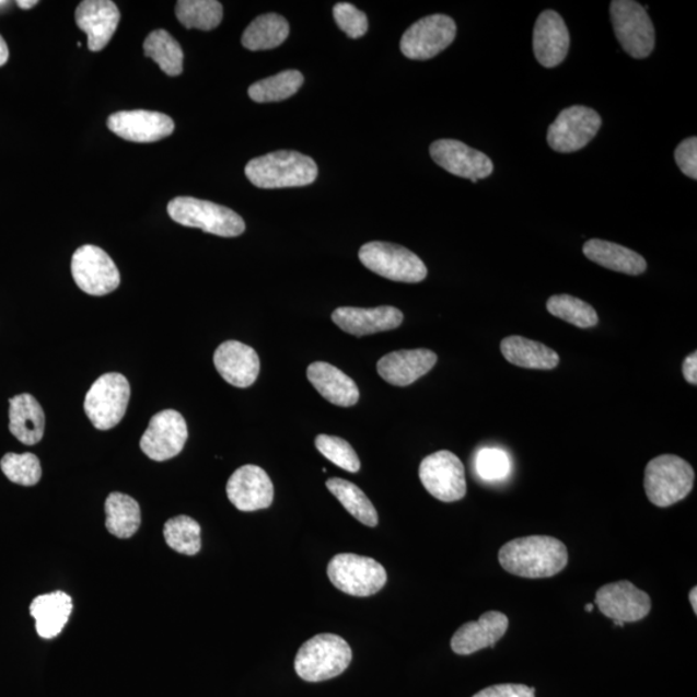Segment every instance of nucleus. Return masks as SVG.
I'll list each match as a JSON object with an SVG mask.
<instances>
[{
	"mask_svg": "<svg viewBox=\"0 0 697 697\" xmlns=\"http://www.w3.org/2000/svg\"><path fill=\"white\" fill-rule=\"evenodd\" d=\"M499 562L502 569L515 577L553 578L569 565V550L556 537H520L501 546Z\"/></svg>",
	"mask_w": 697,
	"mask_h": 697,
	"instance_id": "1",
	"label": "nucleus"
},
{
	"mask_svg": "<svg viewBox=\"0 0 697 697\" xmlns=\"http://www.w3.org/2000/svg\"><path fill=\"white\" fill-rule=\"evenodd\" d=\"M244 172L256 188H300L315 182L318 177V165L311 156L291 150H280L249 161Z\"/></svg>",
	"mask_w": 697,
	"mask_h": 697,
	"instance_id": "2",
	"label": "nucleus"
},
{
	"mask_svg": "<svg viewBox=\"0 0 697 697\" xmlns=\"http://www.w3.org/2000/svg\"><path fill=\"white\" fill-rule=\"evenodd\" d=\"M353 659L350 646L336 635H318L300 647L294 671L307 682H323L339 677Z\"/></svg>",
	"mask_w": 697,
	"mask_h": 697,
	"instance_id": "3",
	"label": "nucleus"
},
{
	"mask_svg": "<svg viewBox=\"0 0 697 697\" xmlns=\"http://www.w3.org/2000/svg\"><path fill=\"white\" fill-rule=\"evenodd\" d=\"M695 472L686 460L675 455L652 458L644 471V490L653 506L667 508L693 491Z\"/></svg>",
	"mask_w": 697,
	"mask_h": 697,
	"instance_id": "4",
	"label": "nucleus"
},
{
	"mask_svg": "<svg viewBox=\"0 0 697 697\" xmlns=\"http://www.w3.org/2000/svg\"><path fill=\"white\" fill-rule=\"evenodd\" d=\"M167 211L170 218L179 225L202 229L206 233L224 239L240 236L246 230L239 213L208 200L178 197L171 200Z\"/></svg>",
	"mask_w": 697,
	"mask_h": 697,
	"instance_id": "5",
	"label": "nucleus"
},
{
	"mask_svg": "<svg viewBox=\"0 0 697 697\" xmlns=\"http://www.w3.org/2000/svg\"><path fill=\"white\" fill-rule=\"evenodd\" d=\"M358 256L365 268L394 282L419 283L428 276L421 258L398 244L365 243Z\"/></svg>",
	"mask_w": 697,
	"mask_h": 697,
	"instance_id": "6",
	"label": "nucleus"
},
{
	"mask_svg": "<svg viewBox=\"0 0 697 697\" xmlns=\"http://www.w3.org/2000/svg\"><path fill=\"white\" fill-rule=\"evenodd\" d=\"M131 397L128 380L117 372L105 373L91 386L84 400V411L98 430L117 427L125 418Z\"/></svg>",
	"mask_w": 697,
	"mask_h": 697,
	"instance_id": "7",
	"label": "nucleus"
},
{
	"mask_svg": "<svg viewBox=\"0 0 697 697\" xmlns=\"http://www.w3.org/2000/svg\"><path fill=\"white\" fill-rule=\"evenodd\" d=\"M327 574L339 591L353 596L376 594L387 581L386 571L377 560L351 553H342L330 559Z\"/></svg>",
	"mask_w": 697,
	"mask_h": 697,
	"instance_id": "8",
	"label": "nucleus"
},
{
	"mask_svg": "<svg viewBox=\"0 0 697 697\" xmlns=\"http://www.w3.org/2000/svg\"><path fill=\"white\" fill-rule=\"evenodd\" d=\"M609 12L616 38L624 51L635 59L649 57L655 48V28L646 7L634 0H614Z\"/></svg>",
	"mask_w": 697,
	"mask_h": 697,
	"instance_id": "9",
	"label": "nucleus"
},
{
	"mask_svg": "<svg viewBox=\"0 0 697 697\" xmlns=\"http://www.w3.org/2000/svg\"><path fill=\"white\" fill-rule=\"evenodd\" d=\"M455 21L445 14H431L407 28L400 51L409 60H429L444 51L456 37Z\"/></svg>",
	"mask_w": 697,
	"mask_h": 697,
	"instance_id": "10",
	"label": "nucleus"
},
{
	"mask_svg": "<svg viewBox=\"0 0 697 697\" xmlns=\"http://www.w3.org/2000/svg\"><path fill=\"white\" fill-rule=\"evenodd\" d=\"M602 126L600 114L586 106H571L559 113L548 129L549 147L558 153H574L585 148Z\"/></svg>",
	"mask_w": 697,
	"mask_h": 697,
	"instance_id": "11",
	"label": "nucleus"
},
{
	"mask_svg": "<svg viewBox=\"0 0 697 697\" xmlns=\"http://www.w3.org/2000/svg\"><path fill=\"white\" fill-rule=\"evenodd\" d=\"M71 275L79 289L92 297H104L120 284L117 265L103 248L92 244L75 251L71 258Z\"/></svg>",
	"mask_w": 697,
	"mask_h": 697,
	"instance_id": "12",
	"label": "nucleus"
},
{
	"mask_svg": "<svg viewBox=\"0 0 697 697\" xmlns=\"http://www.w3.org/2000/svg\"><path fill=\"white\" fill-rule=\"evenodd\" d=\"M420 480L433 498L443 502H455L465 498V468L455 454L438 451L422 460Z\"/></svg>",
	"mask_w": 697,
	"mask_h": 697,
	"instance_id": "13",
	"label": "nucleus"
},
{
	"mask_svg": "<svg viewBox=\"0 0 697 697\" xmlns=\"http://www.w3.org/2000/svg\"><path fill=\"white\" fill-rule=\"evenodd\" d=\"M188 435L184 416L175 409H164L150 420L146 433L141 437L140 448L143 454L154 462H167L184 450Z\"/></svg>",
	"mask_w": 697,
	"mask_h": 697,
	"instance_id": "14",
	"label": "nucleus"
},
{
	"mask_svg": "<svg viewBox=\"0 0 697 697\" xmlns=\"http://www.w3.org/2000/svg\"><path fill=\"white\" fill-rule=\"evenodd\" d=\"M594 603L608 619L623 624L641 622L652 607L650 595L627 580L600 588Z\"/></svg>",
	"mask_w": 697,
	"mask_h": 697,
	"instance_id": "15",
	"label": "nucleus"
},
{
	"mask_svg": "<svg viewBox=\"0 0 697 697\" xmlns=\"http://www.w3.org/2000/svg\"><path fill=\"white\" fill-rule=\"evenodd\" d=\"M226 493L230 502L241 512H256L272 504L275 486L260 466L244 465L229 478Z\"/></svg>",
	"mask_w": 697,
	"mask_h": 697,
	"instance_id": "16",
	"label": "nucleus"
},
{
	"mask_svg": "<svg viewBox=\"0 0 697 697\" xmlns=\"http://www.w3.org/2000/svg\"><path fill=\"white\" fill-rule=\"evenodd\" d=\"M430 155L433 161L450 174L469 178L477 183L480 178L490 176L493 163L486 154L465 146L457 140H438L431 143Z\"/></svg>",
	"mask_w": 697,
	"mask_h": 697,
	"instance_id": "17",
	"label": "nucleus"
},
{
	"mask_svg": "<svg viewBox=\"0 0 697 697\" xmlns=\"http://www.w3.org/2000/svg\"><path fill=\"white\" fill-rule=\"evenodd\" d=\"M107 127L119 138L132 142H155L169 138L175 124L169 115L149 111L118 112L107 119Z\"/></svg>",
	"mask_w": 697,
	"mask_h": 697,
	"instance_id": "18",
	"label": "nucleus"
},
{
	"mask_svg": "<svg viewBox=\"0 0 697 697\" xmlns=\"http://www.w3.org/2000/svg\"><path fill=\"white\" fill-rule=\"evenodd\" d=\"M77 25L88 34L92 53L109 45L120 21V12L112 0H84L75 11Z\"/></svg>",
	"mask_w": 697,
	"mask_h": 697,
	"instance_id": "19",
	"label": "nucleus"
},
{
	"mask_svg": "<svg viewBox=\"0 0 697 697\" xmlns=\"http://www.w3.org/2000/svg\"><path fill=\"white\" fill-rule=\"evenodd\" d=\"M213 363L230 385L248 387L260 373V358L256 350L240 341H225L214 351Z\"/></svg>",
	"mask_w": 697,
	"mask_h": 697,
	"instance_id": "20",
	"label": "nucleus"
},
{
	"mask_svg": "<svg viewBox=\"0 0 697 697\" xmlns=\"http://www.w3.org/2000/svg\"><path fill=\"white\" fill-rule=\"evenodd\" d=\"M333 321L345 333L363 337L398 328L404 322V313L394 306L373 309L345 306L336 309Z\"/></svg>",
	"mask_w": 697,
	"mask_h": 697,
	"instance_id": "21",
	"label": "nucleus"
},
{
	"mask_svg": "<svg viewBox=\"0 0 697 697\" xmlns=\"http://www.w3.org/2000/svg\"><path fill=\"white\" fill-rule=\"evenodd\" d=\"M509 628V619L499 611H488L479 617L478 622H471L460 627L451 639V649L457 655H472L490 647L506 636Z\"/></svg>",
	"mask_w": 697,
	"mask_h": 697,
	"instance_id": "22",
	"label": "nucleus"
},
{
	"mask_svg": "<svg viewBox=\"0 0 697 697\" xmlns=\"http://www.w3.org/2000/svg\"><path fill=\"white\" fill-rule=\"evenodd\" d=\"M570 49V33L565 20L555 11H544L534 28V53L544 68L562 63Z\"/></svg>",
	"mask_w": 697,
	"mask_h": 697,
	"instance_id": "23",
	"label": "nucleus"
},
{
	"mask_svg": "<svg viewBox=\"0 0 697 697\" xmlns=\"http://www.w3.org/2000/svg\"><path fill=\"white\" fill-rule=\"evenodd\" d=\"M438 357L429 349L398 350L380 358L377 372L386 383L408 386L434 368Z\"/></svg>",
	"mask_w": 697,
	"mask_h": 697,
	"instance_id": "24",
	"label": "nucleus"
},
{
	"mask_svg": "<svg viewBox=\"0 0 697 697\" xmlns=\"http://www.w3.org/2000/svg\"><path fill=\"white\" fill-rule=\"evenodd\" d=\"M307 380L329 404L351 407L358 404L359 390L347 373L326 362H314L306 371Z\"/></svg>",
	"mask_w": 697,
	"mask_h": 697,
	"instance_id": "25",
	"label": "nucleus"
},
{
	"mask_svg": "<svg viewBox=\"0 0 697 697\" xmlns=\"http://www.w3.org/2000/svg\"><path fill=\"white\" fill-rule=\"evenodd\" d=\"M45 413L33 395L25 393L10 399V430L21 443H39L45 435Z\"/></svg>",
	"mask_w": 697,
	"mask_h": 697,
	"instance_id": "26",
	"label": "nucleus"
},
{
	"mask_svg": "<svg viewBox=\"0 0 697 697\" xmlns=\"http://www.w3.org/2000/svg\"><path fill=\"white\" fill-rule=\"evenodd\" d=\"M71 611H73L71 596L60 591L39 595L31 605L35 628L45 639H51L61 634L69 622Z\"/></svg>",
	"mask_w": 697,
	"mask_h": 697,
	"instance_id": "27",
	"label": "nucleus"
},
{
	"mask_svg": "<svg viewBox=\"0 0 697 697\" xmlns=\"http://www.w3.org/2000/svg\"><path fill=\"white\" fill-rule=\"evenodd\" d=\"M583 253L589 260L603 268L623 272V275L639 276L647 269V263L641 255L613 242L588 241L584 244Z\"/></svg>",
	"mask_w": 697,
	"mask_h": 697,
	"instance_id": "28",
	"label": "nucleus"
},
{
	"mask_svg": "<svg viewBox=\"0 0 697 697\" xmlns=\"http://www.w3.org/2000/svg\"><path fill=\"white\" fill-rule=\"evenodd\" d=\"M501 353L508 362L528 370H553L559 364L555 350L522 336H509L501 341Z\"/></svg>",
	"mask_w": 697,
	"mask_h": 697,
	"instance_id": "29",
	"label": "nucleus"
},
{
	"mask_svg": "<svg viewBox=\"0 0 697 697\" xmlns=\"http://www.w3.org/2000/svg\"><path fill=\"white\" fill-rule=\"evenodd\" d=\"M290 25L277 13L262 14L243 33L242 45L249 51L277 48L289 38Z\"/></svg>",
	"mask_w": 697,
	"mask_h": 697,
	"instance_id": "30",
	"label": "nucleus"
},
{
	"mask_svg": "<svg viewBox=\"0 0 697 697\" xmlns=\"http://www.w3.org/2000/svg\"><path fill=\"white\" fill-rule=\"evenodd\" d=\"M106 528L114 536L129 538L138 533L141 524L139 502L131 496L113 492L105 502Z\"/></svg>",
	"mask_w": 697,
	"mask_h": 697,
	"instance_id": "31",
	"label": "nucleus"
},
{
	"mask_svg": "<svg viewBox=\"0 0 697 697\" xmlns=\"http://www.w3.org/2000/svg\"><path fill=\"white\" fill-rule=\"evenodd\" d=\"M326 486L345 509L364 526L376 527L379 515L375 507L357 485L341 478H330Z\"/></svg>",
	"mask_w": 697,
	"mask_h": 697,
	"instance_id": "32",
	"label": "nucleus"
},
{
	"mask_svg": "<svg viewBox=\"0 0 697 697\" xmlns=\"http://www.w3.org/2000/svg\"><path fill=\"white\" fill-rule=\"evenodd\" d=\"M143 53L158 63L163 73L177 77L183 73L184 53L178 42L169 32L154 31L143 43Z\"/></svg>",
	"mask_w": 697,
	"mask_h": 697,
	"instance_id": "33",
	"label": "nucleus"
},
{
	"mask_svg": "<svg viewBox=\"0 0 697 697\" xmlns=\"http://www.w3.org/2000/svg\"><path fill=\"white\" fill-rule=\"evenodd\" d=\"M304 83L298 70H286L251 85L248 95L255 103H278L294 95Z\"/></svg>",
	"mask_w": 697,
	"mask_h": 697,
	"instance_id": "34",
	"label": "nucleus"
},
{
	"mask_svg": "<svg viewBox=\"0 0 697 697\" xmlns=\"http://www.w3.org/2000/svg\"><path fill=\"white\" fill-rule=\"evenodd\" d=\"M176 16L186 28L210 32L221 24L224 9L216 0H179Z\"/></svg>",
	"mask_w": 697,
	"mask_h": 697,
	"instance_id": "35",
	"label": "nucleus"
},
{
	"mask_svg": "<svg viewBox=\"0 0 697 697\" xmlns=\"http://www.w3.org/2000/svg\"><path fill=\"white\" fill-rule=\"evenodd\" d=\"M163 535L170 548L179 555L196 556L202 548L199 523L188 515H178L165 522Z\"/></svg>",
	"mask_w": 697,
	"mask_h": 697,
	"instance_id": "36",
	"label": "nucleus"
},
{
	"mask_svg": "<svg viewBox=\"0 0 697 697\" xmlns=\"http://www.w3.org/2000/svg\"><path fill=\"white\" fill-rule=\"evenodd\" d=\"M546 309L555 317L579 328H592L599 325V314L585 301L571 294H555L546 303Z\"/></svg>",
	"mask_w": 697,
	"mask_h": 697,
	"instance_id": "37",
	"label": "nucleus"
},
{
	"mask_svg": "<svg viewBox=\"0 0 697 697\" xmlns=\"http://www.w3.org/2000/svg\"><path fill=\"white\" fill-rule=\"evenodd\" d=\"M0 468L11 483L21 486H35L42 478L39 458L34 454H7L0 462Z\"/></svg>",
	"mask_w": 697,
	"mask_h": 697,
	"instance_id": "38",
	"label": "nucleus"
},
{
	"mask_svg": "<svg viewBox=\"0 0 697 697\" xmlns=\"http://www.w3.org/2000/svg\"><path fill=\"white\" fill-rule=\"evenodd\" d=\"M315 448L330 463L349 473L361 471V460L351 444L340 437L321 434L315 438Z\"/></svg>",
	"mask_w": 697,
	"mask_h": 697,
	"instance_id": "39",
	"label": "nucleus"
},
{
	"mask_svg": "<svg viewBox=\"0 0 697 697\" xmlns=\"http://www.w3.org/2000/svg\"><path fill=\"white\" fill-rule=\"evenodd\" d=\"M476 471L480 478L490 483L504 479L510 473V458L506 451L485 449L478 452Z\"/></svg>",
	"mask_w": 697,
	"mask_h": 697,
	"instance_id": "40",
	"label": "nucleus"
},
{
	"mask_svg": "<svg viewBox=\"0 0 697 697\" xmlns=\"http://www.w3.org/2000/svg\"><path fill=\"white\" fill-rule=\"evenodd\" d=\"M334 18L336 24L350 38H361L369 31L368 16L353 4L337 3L334 7Z\"/></svg>",
	"mask_w": 697,
	"mask_h": 697,
	"instance_id": "41",
	"label": "nucleus"
},
{
	"mask_svg": "<svg viewBox=\"0 0 697 697\" xmlns=\"http://www.w3.org/2000/svg\"><path fill=\"white\" fill-rule=\"evenodd\" d=\"M675 163L689 178H697V139L682 141L674 153Z\"/></svg>",
	"mask_w": 697,
	"mask_h": 697,
	"instance_id": "42",
	"label": "nucleus"
},
{
	"mask_svg": "<svg viewBox=\"0 0 697 697\" xmlns=\"http://www.w3.org/2000/svg\"><path fill=\"white\" fill-rule=\"evenodd\" d=\"M535 692L526 685L506 684L487 687L473 697H535Z\"/></svg>",
	"mask_w": 697,
	"mask_h": 697,
	"instance_id": "43",
	"label": "nucleus"
},
{
	"mask_svg": "<svg viewBox=\"0 0 697 697\" xmlns=\"http://www.w3.org/2000/svg\"><path fill=\"white\" fill-rule=\"evenodd\" d=\"M682 371H684V376L687 383L696 385L697 384V353L694 351L693 355H689L682 365Z\"/></svg>",
	"mask_w": 697,
	"mask_h": 697,
	"instance_id": "44",
	"label": "nucleus"
},
{
	"mask_svg": "<svg viewBox=\"0 0 697 697\" xmlns=\"http://www.w3.org/2000/svg\"><path fill=\"white\" fill-rule=\"evenodd\" d=\"M9 46H7L5 40L3 39L2 35H0V67H3V65L9 61Z\"/></svg>",
	"mask_w": 697,
	"mask_h": 697,
	"instance_id": "45",
	"label": "nucleus"
},
{
	"mask_svg": "<svg viewBox=\"0 0 697 697\" xmlns=\"http://www.w3.org/2000/svg\"><path fill=\"white\" fill-rule=\"evenodd\" d=\"M38 0H18L16 4L21 10H32L33 7L37 5Z\"/></svg>",
	"mask_w": 697,
	"mask_h": 697,
	"instance_id": "46",
	"label": "nucleus"
},
{
	"mask_svg": "<svg viewBox=\"0 0 697 697\" xmlns=\"http://www.w3.org/2000/svg\"><path fill=\"white\" fill-rule=\"evenodd\" d=\"M697 589L696 586L693 588V591L689 592V603H692V606L694 608V613L697 614V603H696V599H697Z\"/></svg>",
	"mask_w": 697,
	"mask_h": 697,
	"instance_id": "47",
	"label": "nucleus"
},
{
	"mask_svg": "<svg viewBox=\"0 0 697 697\" xmlns=\"http://www.w3.org/2000/svg\"><path fill=\"white\" fill-rule=\"evenodd\" d=\"M11 2H4V0H0V10H4L5 7H9Z\"/></svg>",
	"mask_w": 697,
	"mask_h": 697,
	"instance_id": "48",
	"label": "nucleus"
},
{
	"mask_svg": "<svg viewBox=\"0 0 697 697\" xmlns=\"http://www.w3.org/2000/svg\"><path fill=\"white\" fill-rule=\"evenodd\" d=\"M585 611H586V613H592V611H593V605H586V606H585Z\"/></svg>",
	"mask_w": 697,
	"mask_h": 697,
	"instance_id": "49",
	"label": "nucleus"
}]
</instances>
